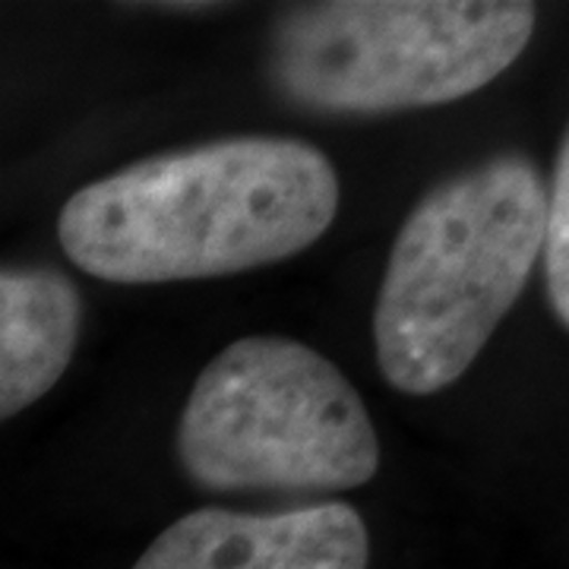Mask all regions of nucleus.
Here are the masks:
<instances>
[{
	"mask_svg": "<svg viewBox=\"0 0 569 569\" xmlns=\"http://www.w3.org/2000/svg\"><path fill=\"white\" fill-rule=\"evenodd\" d=\"M178 456L206 490L326 493L365 488L380 468V437L358 389L320 351L247 336L197 377Z\"/></svg>",
	"mask_w": 569,
	"mask_h": 569,
	"instance_id": "obj_4",
	"label": "nucleus"
},
{
	"mask_svg": "<svg viewBox=\"0 0 569 569\" xmlns=\"http://www.w3.org/2000/svg\"><path fill=\"white\" fill-rule=\"evenodd\" d=\"M339 212L336 168L288 137L216 140L86 183L58 238L82 272L114 284L234 276L317 244Z\"/></svg>",
	"mask_w": 569,
	"mask_h": 569,
	"instance_id": "obj_1",
	"label": "nucleus"
},
{
	"mask_svg": "<svg viewBox=\"0 0 569 569\" xmlns=\"http://www.w3.org/2000/svg\"><path fill=\"white\" fill-rule=\"evenodd\" d=\"M548 187L526 156L452 174L408 212L373 310L377 365L389 387H452L529 284L541 253Z\"/></svg>",
	"mask_w": 569,
	"mask_h": 569,
	"instance_id": "obj_2",
	"label": "nucleus"
},
{
	"mask_svg": "<svg viewBox=\"0 0 569 569\" xmlns=\"http://www.w3.org/2000/svg\"><path fill=\"white\" fill-rule=\"evenodd\" d=\"M538 22L526 0H326L288 7L269 77L310 111L377 114L466 99L507 73Z\"/></svg>",
	"mask_w": 569,
	"mask_h": 569,
	"instance_id": "obj_3",
	"label": "nucleus"
},
{
	"mask_svg": "<svg viewBox=\"0 0 569 569\" xmlns=\"http://www.w3.org/2000/svg\"><path fill=\"white\" fill-rule=\"evenodd\" d=\"M77 284L54 269H0V421L36 406L80 342Z\"/></svg>",
	"mask_w": 569,
	"mask_h": 569,
	"instance_id": "obj_6",
	"label": "nucleus"
},
{
	"mask_svg": "<svg viewBox=\"0 0 569 569\" xmlns=\"http://www.w3.org/2000/svg\"><path fill=\"white\" fill-rule=\"evenodd\" d=\"M370 535L342 500L284 512H187L142 550L133 569H367Z\"/></svg>",
	"mask_w": 569,
	"mask_h": 569,
	"instance_id": "obj_5",
	"label": "nucleus"
},
{
	"mask_svg": "<svg viewBox=\"0 0 569 569\" xmlns=\"http://www.w3.org/2000/svg\"><path fill=\"white\" fill-rule=\"evenodd\" d=\"M567 228H569V140L563 137L553 162V178L548 190V216H545V279H548V301L557 323L569 326V260H567Z\"/></svg>",
	"mask_w": 569,
	"mask_h": 569,
	"instance_id": "obj_7",
	"label": "nucleus"
}]
</instances>
